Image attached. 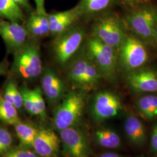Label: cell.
Masks as SVG:
<instances>
[{
    "instance_id": "6da1fadb",
    "label": "cell",
    "mask_w": 157,
    "mask_h": 157,
    "mask_svg": "<svg viewBox=\"0 0 157 157\" xmlns=\"http://www.w3.org/2000/svg\"><path fill=\"white\" fill-rule=\"evenodd\" d=\"M12 73L21 78L30 80L43 73L39 43L30 40L14 53L12 65Z\"/></svg>"
},
{
    "instance_id": "7a4b0ae2",
    "label": "cell",
    "mask_w": 157,
    "mask_h": 157,
    "mask_svg": "<svg viewBox=\"0 0 157 157\" xmlns=\"http://www.w3.org/2000/svg\"><path fill=\"white\" fill-rule=\"evenodd\" d=\"M85 105L84 95L78 91L68 93L54 112L53 124L55 128L61 131L73 127L82 117Z\"/></svg>"
},
{
    "instance_id": "3957f363",
    "label": "cell",
    "mask_w": 157,
    "mask_h": 157,
    "mask_svg": "<svg viewBox=\"0 0 157 157\" xmlns=\"http://www.w3.org/2000/svg\"><path fill=\"white\" fill-rule=\"evenodd\" d=\"M86 55L98 68L102 76L108 79L115 78L118 63V51L93 37L86 45Z\"/></svg>"
},
{
    "instance_id": "277c9868",
    "label": "cell",
    "mask_w": 157,
    "mask_h": 157,
    "mask_svg": "<svg viewBox=\"0 0 157 157\" xmlns=\"http://www.w3.org/2000/svg\"><path fill=\"white\" fill-rule=\"evenodd\" d=\"M124 21L114 13H107L97 19L91 29V37L119 50L126 36Z\"/></svg>"
},
{
    "instance_id": "5b68a950",
    "label": "cell",
    "mask_w": 157,
    "mask_h": 157,
    "mask_svg": "<svg viewBox=\"0 0 157 157\" xmlns=\"http://www.w3.org/2000/svg\"><path fill=\"white\" fill-rule=\"evenodd\" d=\"M124 25L139 38L147 42L155 39L157 27V9L143 6L130 12L125 17Z\"/></svg>"
},
{
    "instance_id": "8992f818",
    "label": "cell",
    "mask_w": 157,
    "mask_h": 157,
    "mask_svg": "<svg viewBox=\"0 0 157 157\" xmlns=\"http://www.w3.org/2000/svg\"><path fill=\"white\" fill-rule=\"evenodd\" d=\"M84 36V29L75 25L56 36L52 50L59 64L65 65L73 58L82 45Z\"/></svg>"
},
{
    "instance_id": "52a82bcc",
    "label": "cell",
    "mask_w": 157,
    "mask_h": 157,
    "mask_svg": "<svg viewBox=\"0 0 157 157\" xmlns=\"http://www.w3.org/2000/svg\"><path fill=\"white\" fill-rule=\"evenodd\" d=\"M145 45L137 36L127 34L118 50V63L124 71L130 72L140 69L147 61Z\"/></svg>"
},
{
    "instance_id": "ba28073f",
    "label": "cell",
    "mask_w": 157,
    "mask_h": 157,
    "mask_svg": "<svg viewBox=\"0 0 157 157\" xmlns=\"http://www.w3.org/2000/svg\"><path fill=\"white\" fill-rule=\"evenodd\" d=\"M102 76L94 62L85 55L72 64L67 73L69 80L84 90H90L98 84Z\"/></svg>"
},
{
    "instance_id": "9c48e42d",
    "label": "cell",
    "mask_w": 157,
    "mask_h": 157,
    "mask_svg": "<svg viewBox=\"0 0 157 157\" xmlns=\"http://www.w3.org/2000/svg\"><path fill=\"white\" fill-rule=\"evenodd\" d=\"M122 108V101L117 94L104 91L95 95L92 105V113L95 120L103 121L117 116Z\"/></svg>"
},
{
    "instance_id": "30bf717a",
    "label": "cell",
    "mask_w": 157,
    "mask_h": 157,
    "mask_svg": "<svg viewBox=\"0 0 157 157\" xmlns=\"http://www.w3.org/2000/svg\"><path fill=\"white\" fill-rule=\"evenodd\" d=\"M63 150L67 157H89L90 148L84 134L74 127L59 132Z\"/></svg>"
},
{
    "instance_id": "8fae6325",
    "label": "cell",
    "mask_w": 157,
    "mask_h": 157,
    "mask_svg": "<svg viewBox=\"0 0 157 157\" xmlns=\"http://www.w3.org/2000/svg\"><path fill=\"white\" fill-rule=\"evenodd\" d=\"M0 36L8 51L14 54L26 43L28 34L19 23L0 20Z\"/></svg>"
},
{
    "instance_id": "7c38bea8",
    "label": "cell",
    "mask_w": 157,
    "mask_h": 157,
    "mask_svg": "<svg viewBox=\"0 0 157 157\" xmlns=\"http://www.w3.org/2000/svg\"><path fill=\"white\" fill-rule=\"evenodd\" d=\"M127 82L136 93L157 91V75L150 69H138L129 72Z\"/></svg>"
},
{
    "instance_id": "4fadbf2b",
    "label": "cell",
    "mask_w": 157,
    "mask_h": 157,
    "mask_svg": "<svg viewBox=\"0 0 157 157\" xmlns=\"http://www.w3.org/2000/svg\"><path fill=\"white\" fill-rule=\"evenodd\" d=\"M60 140L51 129L39 130L32 147L39 157H56L59 150Z\"/></svg>"
},
{
    "instance_id": "5bb4252c",
    "label": "cell",
    "mask_w": 157,
    "mask_h": 157,
    "mask_svg": "<svg viewBox=\"0 0 157 157\" xmlns=\"http://www.w3.org/2000/svg\"><path fill=\"white\" fill-rule=\"evenodd\" d=\"M41 84L45 97L52 104L62 100L66 95V87L63 82L50 68H46L42 73Z\"/></svg>"
},
{
    "instance_id": "9a60e30c",
    "label": "cell",
    "mask_w": 157,
    "mask_h": 157,
    "mask_svg": "<svg viewBox=\"0 0 157 157\" xmlns=\"http://www.w3.org/2000/svg\"><path fill=\"white\" fill-rule=\"evenodd\" d=\"M80 17L76 6L69 10L48 15L50 33L56 36L67 30L74 25Z\"/></svg>"
},
{
    "instance_id": "2e32d148",
    "label": "cell",
    "mask_w": 157,
    "mask_h": 157,
    "mask_svg": "<svg viewBox=\"0 0 157 157\" xmlns=\"http://www.w3.org/2000/svg\"><path fill=\"white\" fill-rule=\"evenodd\" d=\"M124 130L129 141L138 147L144 146L147 142V133L143 123L134 115H130L126 118Z\"/></svg>"
},
{
    "instance_id": "e0dca14e",
    "label": "cell",
    "mask_w": 157,
    "mask_h": 157,
    "mask_svg": "<svg viewBox=\"0 0 157 157\" xmlns=\"http://www.w3.org/2000/svg\"><path fill=\"white\" fill-rule=\"evenodd\" d=\"M25 28L29 36L33 39L47 36L50 33L48 15L32 13L26 21Z\"/></svg>"
},
{
    "instance_id": "ac0fdd59",
    "label": "cell",
    "mask_w": 157,
    "mask_h": 157,
    "mask_svg": "<svg viewBox=\"0 0 157 157\" xmlns=\"http://www.w3.org/2000/svg\"><path fill=\"white\" fill-rule=\"evenodd\" d=\"M114 0H80L76 6L80 15H92L107 10Z\"/></svg>"
},
{
    "instance_id": "d6986e66",
    "label": "cell",
    "mask_w": 157,
    "mask_h": 157,
    "mask_svg": "<svg viewBox=\"0 0 157 157\" xmlns=\"http://www.w3.org/2000/svg\"><path fill=\"white\" fill-rule=\"evenodd\" d=\"M94 135L97 143L103 148L115 149L121 146V142L119 136L112 129H98L95 131Z\"/></svg>"
},
{
    "instance_id": "ffe728a7",
    "label": "cell",
    "mask_w": 157,
    "mask_h": 157,
    "mask_svg": "<svg viewBox=\"0 0 157 157\" xmlns=\"http://www.w3.org/2000/svg\"><path fill=\"white\" fill-rule=\"evenodd\" d=\"M14 126L22 147L26 148L32 147L39 130L30 124L22 122L21 121L15 124Z\"/></svg>"
},
{
    "instance_id": "44dd1931",
    "label": "cell",
    "mask_w": 157,
    "mask_h": 157,
    "mask_svg": "<svg viewBox=\"0 0 157 157\" xmlns=\"http://www.w3.org/2000/svg\"><path fill=\"white\" fill-rule=\"evenodd\" d=\"M0 17L18 23L25 19L21 8L13 0H0Z\"/></svg>"
},
{
    "instance_id": "7402d4cb",
    "label": "cell",
    "mask_w": 157,
    "mask_h": 157,
    "mask_svg": "<svg viewBox=\"0 0 157 157\" xmlns=\"http://www.w3.org/2000/svg\"><path fill=\"white\" fill-rule=\"evenodd\" d=\"M138 111L148 119L157 117V96L147 95L139 98L136 101Z\"/></svg>"
},
{
    "instance_id": "603a6c76",
    "label": "cell",
    "mask_w": 157,
    "mask_h": 157,
    "mask_svg": "<svg viewBox=\"0 0 157 157\" xmlns=\"http://www.w3.org/2000/svg\"><path fill=\"white\" fill-rule=\"evenodd\" d=\"M0 121L4 123L15 125L20 121L17 109L12 104L6 101L0 94Z\"/></svg>"
},
{
    "instance_id": "cb8c5ba5",
    "label": "cell",
    "mask_w": 157,
    "mask_h": 157,
    "mask_svg": "<svg viewBox=\"0 0 157 157\" xmlns=\"http://www.w3.org/2000/svg\"><path fill=\"white\" fill-rule=\"evenodd\" d=\"M3 97L6 101L12 104L17 109H21L23 106L22 93L13 80H10L7 83Z\"/></svg>"
},
{
    "instance_id": "d4e9b609",
    "label": "cell",
    "mask_w": 157,
    "mask_h": 157,
    "mask_svg": "<svg viewBox=\"0 0 157 157\" xmlns=\"http://www.w3.org/2000/svg\"><path fill=\"white\" fill-rule=\"evenodd\" d=\"M29 92L36 112V116L39 117L41 119H45L47 115L46 107L42 90L39 87H36L34 89H29Z\"/></svg>"
},
{
    "instance_id": "484cf974",
    "label": "cell",
    "mask_w": 157,
    "mask_h": 157,
    "mask_svg": "<svg viewBox=\"0 0 157 157\" xmlns=\"http://www.w3.org/2000/svg\"><path fill=\"white\" fill-rule=\"evenodd\" d=\"M12 144L11 133L4 128L0 127V156L8 151Z\"/></svg>"
},
{
    "instance_id": "4316f807",
    "label": "cell",
    "mask_w": 157,
    "mask_h": 157,
    "mask_svg": "<svg viewBox=\"0 0 157 157\" xmlns=\"http://www.w3.org/2000/svg\"><path fill=\"white\" fill-rule=\"evenodd\" d=\"M2 157H39L38 155L26 147L10 149L2 155Z\"/></svg>"
},
{
    "instance_id": "83f0119b",
    "label": "cell",
    "mask_w": 157,
    "mask_h": 157,
    "mask_svg": "<svg viewBox=\"0 0 157 157\" xmlns=\"http://www.w3.org/2000/svg\"><path fill=\"white\" fill-rule=\"evenodd\" d=\"M151 147L152 150L157 152V123L154 125L151 137Z\"/></svg>"
},
{
    "instance_id": "f1b7e54d",
    "label": "cell",
    "mask_w": 157,
    "mask_h": 157,
    "mask_svg": "<svg viewBox=\"0 0 157 157\" xmlns=\"http://www.w3.org/2000/svg\"><path fill=\"white\" fill-rule=\"evenodd\" d=\"M36 4V12L39 14H47L44 7L45 0H34Z\"/></svg>"
},
{
    "instance_id": "f546056e",
    "label": "cell",
    "mask_w": 157,
    "mask_h": 157,
    "mask_svg": "<svg viewBox=\"0 0 157 157\" xmlns=\"http://www.w3.org/2000/svg\"><path fill=\"white\" fill-rule=\"evenodd\" d=\"M124 4L126 6L134 7L135 6L139 5L142 0H121Z\"/></svg>"
},
{
    "instance_id": "4dcf8cb0",
    "label": "cell",
    "mask_w": 157,
    "mask_h": 157,
    "mask_svg": "<svg viewBox=\"0 0 157 157\" xmlns=\"http://www.w3.org/2000/svg\"><path fill=\"white\" fill-rule=\"evenodd\" d=\"M8 67V62L4 61L0 63V76L4 75L6 73Z\"/></svg>"
},
{
    "instance_id": "1f68e13d",
    "label": "cell",
    "mask_w": 157,
    "mask_h": 157,
    "mask_svg": "<svg viewBox=\"0 0 157 157\" xmlns=\"http://www.w3.org/2000/svg\"><path fill=\"white\" fill-rule=\"evenodd\" d=\"M13 1L19 6H21L26 8H30L29 0H13Z\"/></svg>"
},
{
    "instance_id": "d6a6232c",
    "label": "cell",
    "mask_w": 157,
    "mask_h": 157,
    "mask_svg": "<svg viewBox=\"0 0 157 157\" xmlns=\"http://www.w3.org/2000/svg\"><path fill=\"white\" fill-rule=\"evenodd\" d=\"M99 157H124L122 156L120 154H118L117 153H115V152H105V153H103L101 154Z\"/></svg>"
},
{
    "instance_id": "836d02e7",
    "label": "cell",
    "mask_w": 157,
    "mask_h": 157,
    "mask_svg": "<svg viewBox=\"0 0 157 157\" xmlns=\"http://www.w3.org/2000/svg\"><path fill=\"white\" fill-rule=\"evenodd\" d=\"M155 39L157 40V30H156V34H155Z\"/></svg>"
},
{
    "instance_id": "e575fe53",
    "label": "cell",
    "mask_w": 157,
    "mask_h": 157,
    "mask_svg": "<svg viewBox=\"0 0 157 157\" xmlns=\"http://www.w3.org/2000/svg\"></svg>"
}]
</instances>
